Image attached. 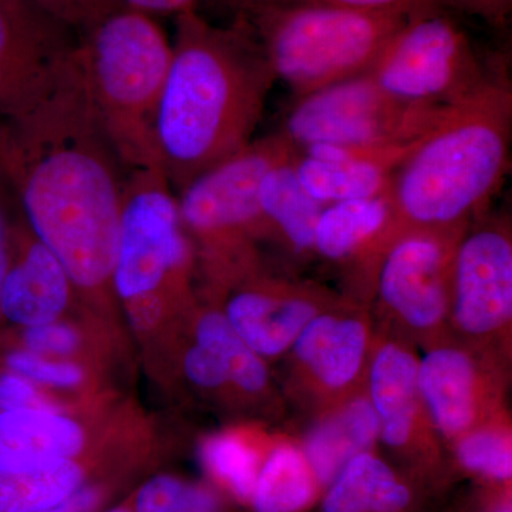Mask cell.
<instances>
[{"mask_svg": "<svg viewBox=\"0 0 512 512\" xmlns=\"http://www.w3.org/2000/svg\"><path fill=\"white\" fill-rule=\"evenodd\" d=\"M0 171L79 298L109 305L128 171L94 109L76 43L35 96L0 116Z\"/></svg>", "mask_w": 512, "mask_h": 512, "instance_id": "1", "label": "cell"}, {"mask_svg": "<svg viewBox=\"0 0 512 512\" xmlns=\"http://www.w3.org/2000/svg\"><path fill=\"white\" fill-rule=\"evenodd\" d=\"M170 69L158 107L161 171L175 192L254 141L276 77L247 26L198 10L175 16Z\"/></svg>", "mask_w": 512, "mask_h": 512, "instance_id": "2", "label": "cell"}, {"mask_svg": "<svg viewBox=\"0 0 512 512\" xmlns=\"http://www.w3.org/2000/svg\"><path fill=\"white\" fill-rule=\"evenodd\" d=\"M511 138L512 92L505 80L494 77L447 106L393 175L376 264L407 232L464 231L500 191L510 170Z\"/></svg>", "mask_w": 512, "mask_h": 512, "instance_id": "3", "label": "cell"}, {"mask_svg": "<svg viewBox=\"0 0 512 512\" xmlns=\"http://www.w3.org/2000/svg\"><path fill=\"white\" fill-rule=\"evenodd\" d=\"M171 52L156 18L136 10H110L77 36L90 99L128 173L160 168L156 121Z\"/></svg>", "mask_w": 512, "mask_h": 512, "instance_id": "4", "label": "cell"}, {"mask_svg": "<svg viewBox=\"0 0 512 512\" xmlns=\"http://www.w3.org/2000/svg\"><path fill=\"white\" fill-rule=\"evenodd\" d=\"M234 8L276 79L298 99L369 73L409 18L316 3L251 2Z\"/></svg>", "mask_w": 512, "mask_h": 512, "instance_id": "5", "label": "cell"}, {"mask_svg": "<svg viewBox=\"0 0 512 512\" xmlns=\"http://www.w3.org/2000/svg\"><path fill=\"white\" fill-rule=\"evenodd\" d=\"M194 264L173 185L160 168L130 171L111 289L138 330H150L183 301Z\"/></svg>", "mask_w": 512, "mask_h": 512, "instance_id": "6", "label": "cell"}, {"mask_svg": "<svg viewBox=\"0 0 512 512\" xmlns=\"http://www.w3.org/2000/svg\"><path fill=\"white\" fill-rule=\"evenodd\" d=\"M296 153L279 131L251 141L177 192L185 231L212 284H241L256 274L255 242L266 235L259 184Z\"/></svg>", "mask_w": 512, "mask_h": 512, "instance_id": "7", "label": "cell"}, {"mask_svg": "<svg viewBox=\"0 0 512 512\" xmlns=\"http://www.w3.org/2000/svg\"><path fill=\"white\" fill-rule=\"evenodd\" d=\"M369 74L394 99L430 107L466 100L494 79L466 30L440 6L410 15Z\"/></svg>", "mask_w": 512, "mask_h": 512, "instance_id": "8", "label": "cell"}, {"mask_svg": "<svg viewBox=\"0 0 512 512\" xmlns=\"http://www.w3.org/2000/svg\"><path fill=\"white\" fill-rule=\"evenodd\" d=\"M446 107L403 103L366 73L299 97L281 133L298 151L313 146L412 144L433 127Z\"/></svg>", "mask_w": 512, "mask_h": 512, "instance_id": "9", "label": "cell"}, {"mask_svg": "<svg viewBox=\"0 0 512 512\" xmlns=\"http://www.w3.org/2000/svg\"><path fill=\"white\" fill-rule=\"evenodd\" d=\"M464 231H413L394 239L377 265L384 305L414 329L446 318L453 291L454 254Z\"/></svg>", "mask_w": 512, "mask_h": 512, "instance_id": "10", "label": "cell"}, {"mask_svg": "<svg viewBox=\"0 0 512 512\" xmlns=\"http://www.w3.org/2000/svg\"><path fill=\"white\" fill-rule=\"evenodd\" d=\"M454 318L470 335L503 328L512 315V242L507 227L464 232L453 262Z\"/></svg>", "mask_w": 512, "mask_h": 512, "instance_id": "11", "label": "cell"}, {"mask_svg": "<svg viewBox=\"0 0 512 512\" xmlns=\"http://www.w3.org/2000/svg\"><path fill=\"white\" fill-rule=\"evenodd\" d=\"M72 33L29 0H0V116L45 86L76 43Z\"/></svg>", "mask_w": 512, "mask_h": 512, "instance_id": "12", "label": "cell"}, {"mask_svg": "<svg viewBox=\"0 0 512 512\" xmlns=\"http://www.w3.org/2000/svg\"><path fill=\"white\" fill-rule=\"evenodd\" d=\"M416 141L386 147H308L295 158L296 177L323 207L380 197L389 192L394 173Z\"/></svg>", "mask_w": 512, "mask_h": 512, "instance_id": "13", "label": "cell"}, {"mask_svg": "<svg viewBox=\"0 0 512 512\" xmlns=\"http://www.w3.org/2000/svg\"><path fill=\"white\" fill-rule=\"evenodd\" d=\"M76 296L79 293L62 262L32 234L18 212L0 305L3 322L23 329L59 320Z\"/></svg>", "mask_w": 512, "mask_h": 512, "instance_id": "14", "label": "cell"}, {"mask_svg": "<svg viewBox=\"0 0 512 512\" xmlns=\"http://www.w3.org/2000/svg\"><path fill=\"white\" fill-rule=\"evenodd\" d=\"M241 284L244 288L229 298L222 313L258 356L284 353L318 315L315 303L289 292L284 285L258 281L255 275Z\"/></svg>", "mask_w": 512, "mask_h": 512, "instance_id": "15", "label": "cell"}, {"mask_svg": "<svg viewBox=\"0 0 512 512\" xmlns=\"http://www.w3.org/2000/svg\"><path fill=\"white\" fill-rule=\"evenodd\" d=\"M477 384L476 365L463 350L434 349L419 362V396L446 436L466 433L476 419Z\"/></svg>", "mask_w": 512, "mask_h": 512, "instance_id": "16", "label": "cell"}, {"mask_svg": "<svg viewBox=\"0 0 512 512\" xmlns=\"http://www.w3.org/2000/svg\"><path fill=\"white\" fill-rule=\"evenodd\" d=\"M86 441L82 424L60 410L0 412L2 466L76 460Z\"/></svg>", "mask_w": 512, "mask_h": 512, "instance_id": "17", "label": "cell"}, {"mask_svg": "<svg viewBox=\"0 0 512 512\" xmlns=\"http://www.w3.org/2000/svg\"><path fill=\"white\" fill-rule=\"evenodd\" d=\"M293 348L322 386L342 389L356 379L365 362L367 329L357 319L318 313L299 333Z\"/></svg>", "mask_w": 512, "mask_h": 512, "instance_id": "18", "label": "cell"}, {"mask_svg": "<svg viewBox=\"0 0 512 512\" xmlns=\"http://www.w3.org/2000/svg\"><path fill=\"white\" fill-rule=\"evenodd\" d=\"M417 375L419 362L402 346L389 343L376 353L370 370L369 402L389 446H404L412 436L420 397Z\"/></svg>", "mask_w": 512, "mask_h": 512, "instance_id": "19", "label": "cell"}, {"mask_svg": "<svg viewBox=\"0 0 512 512\" xmlns=\"http://www.w3.org/2000/svg\"><path fill=\"white\" fill-rule=\"evenodd\" d=\"M274 165L259 184L258 200L266 234L282 239L292 251H313L315 229L323 205L313 200L295 173V158Z\"/></svg>", "mask_w": 512, "mask_h": 512, "instance_id": "20", "label": "cell"}, {"mask_svg": "<svg viewBox=\"0 0 512 512\" xmlns=\"http://www.w3.org/2000/svg\"><path fill=\"white\" fill-rule=\"evenodd\" d=\"M389 215V192L369 200L328 205L316 224L313 251L329 261H346L353 256L375 259L377 241Z\"/></svg>", "mask_w": 512, "mask_h": 512, "instance_id": "21", "label": "cell"}, {"mask_svg": "<svg viewBox=\"0 0 512 512\" xmlns=\"http://www.w3.org/2000/svg\"><path fill=\"white\" fill-rule=\"evenodd\" d=\"M379 434V417L369 400H353L309 437L305 457L312 473L320 483H332L352 458L367 453Z\"/></svg>", "mask_w": 512, "mask_h": 512, "instance_id": "22", "label": "cell"}, {"mask_svg": "<svg viewBox=\"0 0 512 512\" xmlns=\"http://www.w3.org/2000/svg\"><path fill=\"white\" fill-rule=\"evenodd\" d=\"M86 485V470L77 460L2 466L0 512H40L63 503Z\"/></svg>", "mask_w": 512, "mask_h": 512, "instance_id": "23", "label": "cell"}, {"mask_svg": "<svg viewBox=\"0 0 512 512\" xmlns=\"http://www.w3.org/2000/svg\"><path fill=\"white\" fill-rule=\"evenodd\" d=\"M409 491L392 470L362 453L346 464L323 504V512H397L409 503Z\"/></svg>", "mask_w": 512, "mask_h": 512, "instance_id": "24", "label": "cell"}, {"mask_svg": "<svg viewBox=\"0 0 512 512\" xmlns=\"http://www.w3.org/2000/svg\"><path fill=\"white\" fill-rule=\"evenodd\" d=\"M315 493L308 460L295 447L281 446L256 477L252 501L256 512H296L311 503Z\"/></svg>", "mask_w": 512, "mask_h": 512, "instance_id": "25", "label": "cell"}, {"mask_svg": "<svg viewBox=\"0 0 512 512\" xmlns=\"http://www.w3.org/2000/svg\"><path fill=\"white\" fill-rule=\"evenodd\" d=\"M195 342L210 349L227 370L229 382L245 393H259L268 384V370L229 325L222 312H205L195 326Z\"/></svg>", "mask_w": 512, "mask_h": 512, "instance_id": "26", "label": "cell"}, {"mask_svg": "<svg viewBox=\"0 0 512 512\" xmlns=\"http://www.w3.org/2000/svg\"><path fill=\"white\" fill-rule=\"evenodd\" d=\"M201 457L214 476L239 498L252 497L258 477V457L254 448L237 434L222 433L204 441Z\"/></svg>", "mask_w": 512, "mask_h": 512, "instance_id": "27", "label": "cell"}, {"mask_svg": "<svg viewBox=\"0 0 512 512\" xmlns=\"http://www.w3.org/2000/svg\"><path fill=\"white\" fill-rule=\"evenodd\" d=\"M0 366L37 384L55 389H77L86 382V370L72 360L36 355L18 346L0 343Z\"/></svg>", "mask_w": 512, "mask_h": 512, "instance_id": "28", "label": "cell"}, {"mask_svg": "<svg viewBox=\"0 0 512 512\" xmlns=\"http://www.w3.org/2000/svg\"><path fill=\"white\" fill-rule=\"evenodd\" d=\"M134 512H217V501L197 485L173 476H158L138 490Z\"/></svg>", "mask_w": 512, "mask_h": 512, "instance_id": "29", "label": "cell"}, {"mask_svg": "<svg viewBox=\"0 0 512 512\" xmlns=\"http://www.w3.org/2000/svg\"><path fill=\"white\" fill-rule=\"evenodd\" d=\"M458 458L464 467L497 480L512 474L511 441L497 430H478L466 434L458 444Z\"/></svg>", "mask_w": 512, "mask_h": 512, "instance_id": "30", "label": "cell"}, {"mask_svg": "<svg viewBox=\"0 0 512 512\" xmlns=\"http://www.w3.org/2000/svg\"><path fill=\"white\" fill-rule=\"evenodd\" d=\"M18 330L16 342L8 343L0 340V343L18 346L36 355L53 357V359L74 356L83 349L82 332L72 323L63 322L60 319Z\"/></svg>", "mask_w": 512, "mask_h": 512, "instance_id": "31", "label": "cell"}, {"mask_svg": "<svg viewBox=\"0 0 512 512\" xmlns=\"http://www.w3.org/2000/svg\"><path fill=\"white\" fill-rule=\"evenodd\" d=\"M73 32H83L101 16L116 9L113 0H29Z\"/></svg>", "mask_w": 512, "mask_h": 512, "instance_id": "32", "label": "cell"}, {"mask_svg": "<svg viewBox=\"0 0 512 512\" xmlns=\"http://www.w3.org/2000/svg\"><path fill=\"white\" fill-rule=\"evenodd\" d=\"M10 410L59 409L37 384L0 366V412Z\"/></svg>", "mask_w": 512, "mask_h": 512, "instance_id": "33", "label": "cell"}, {"mask_svg": "<svg viewBox=\"0 0 512 512\" xmlns=\"http://www.w3.org/2000/svg\"><path fill=\"white\" fill-rule=\"evenodd\" d=\"M183 369L187 379L201 389L218 390L231 384L220 359L197 342L185 352Z\"/></svg>", "mask_w": 512, "mask_h": 512, "instance_id": "34", "label": "cell"}, {"mask_svg": "<svg viewBox=\"0 0 512 512\" xmlns=\"http://www.w3.org/2000/svg\"><path fill=\"white\" fill-rule=\"evenodd\" d=\"M254 2L316 3V5L356 10V12L402 16H410L419 10L437 6L434 0H254Z\"/></svg>", "mask_w": 512, "mask_h": 512, "instance_id": "35", "label": "cell"}, {"mask_svg": "<svg viewBox=\"0 0 512 512\" xmlns=\"http://www.w3.org/2000/svg\"><path fill=\"white\" fill-rule=\"evenodd\" d=\"M16 208L15 197L6 183L2 171H0V305H2V291L8 276L10 262L13 252V227H15L16 215L13 214ZM2 319V308H0V323Z\"/></svg>", "mask_w": 512, "mask_h": 512, "instance_id": "36", "label": "cell"}, {"mask_svg": "<svg viewBox=\"0 0 512 512\" xmlns=\"http://www.w3.org/2000/svg\"><path fill=\"white\" fill-rule=\"evenodd\" d=\"M444 10L483 19L494 28H504L510 19L512 0H434Z\"/></svg>", "mask_w": 512, "mask_h": 512, "instance_id": "37", "label": "cell"}, {"mask_svg": "<svg viewBox=\"0 0 512 512\" xmlns=\"http://www.w3.org/2000/svg\"><path fill=\"white\" fill-rule=\"evenodd\" d=\"M201 0H113L114 8L136 10L144 15L178 16L188 10H197Z\"/></svg>", "mask_w": 512, "mask_h": 512, "instance_id": "38", "label": "cell"}, {"mask_svg": "<svg viewBox=\"0 0 512 512\" xmlns=\"http://www.w3.org/2000/svg\"><path fill=\"white\" fill-rule=\"evenodd\" d=\"M101 491L94 485H84L72 497L64 500L55 507L47 508L40 512H93L100 504Z\"/></svg>", "mask_w": 512, "mask_h": 512, "instance_id": "39", "label": "cell"}, {"mask_svg": "<svg viewBox=\"0 0 512 512\" xmlns=\"http://www.w3.org/2000/svg\"><path fill=\"white\" fill-rule=\"evenodd\" d=\"M232 6L241 5V3L254 2V0H228Z\"/></svg>", "mask_w": 512, "mask_h": 512, "instance_id": "40", "label": "cell"}, {"mask_svg": "<svg viewBox=\"0 0 512 512\" xmlns=\"http://www.w3.org/2000/svg\"><path fill=\"white\" fill-rule=\"evenodd\" d=\"M495 512H511L510 505H503V507L497 508Z\"/></svg>", "mask_w": 512, "mask_h": 512, "instance_id": "41", "label": "cell"}, {"mask_svg": "<svg viewBox=\"0 0 512 512\" xmlns=\"http://www.w3.org/2000/svg\"><path fill=\"white\" fill-rule=\"evenodd\" d=\"M109 512H134V511L128 510V508L119 507V508H114V510H111Z\"/></svg>", "mask_w": 512, "mask_h": 512, "instance_id": "42", "label": "cell"}]
</instances>
